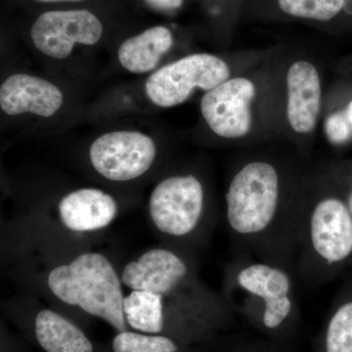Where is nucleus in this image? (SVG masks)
Returning a JSON list of instances; mask_svg holds the SVG:
<instances>
[{
    "mask_svg": "<svg viewBox=\"0 0 352 352\" xmlns=\"http://www.w3.org/2000/svg\"><path fill=\"white\" fill-rule=\"evenodd\" d=\"M308 176L263 157H251L234 170L223 212L234 252L295 274Z\"/></svg>",
    "mask_w": 352,
    "mask_h": 352,
    "instance_id": "nucleus-1",
    "label": "nucleus"
},
{
    "mask_svg": "<svg viewBox=\"0 0 352 352\" xmlns=\"http://www.w3.org/2000/svg\"><path fill=\"white\" fill-rule=\"evenodd\" d=\"M120 278L126 288L163 296L166 336L186 344L219 346L239 327V318L221 292L199 274L195 256L170 245L146 250L124 264Z\"/></svg>",
    "mask_w": 352,
    "mask_h": 352,
    "instance_id": "nucleus-2",
    "label": "nucleus"
},
{
    "mask_svg": "<svg viewBox=\"0 0 352 352\" xmlns=\"http://www.w3.org/2000/svg\"><path fill=\"white\" fill-rule=\"evenodd\" d=\"M298 285L286 268L234 252L224 266L221 294L259 336L295 349L302 322Z\"/></svg>",
    "mask_w": 352,
    "mask_h": 352,
    "instance_id": "nucleus-3",
    "label": "nucleus"
},
{
    "mask_svg": "<svg viewBox=\"0 0 352 352\" xmlns=\"http://www.w3.org/2000/svg\"><path fill=\"white\" fill-rule=\"evenodd\" d=\"M36 283L62 307L107 323L116 333L129 330L124 318V284L112 259L92 250L38 245Z\"/></svg>",
    "mask_w": 352,
    "mask_h": 352,
    "instance_id": "nucleus-4",
    "label": "nucleus"
},
{
    "mask_svg": "<svg viewBox=\"0 0 352 352\" xmlns=\"http://www.w3.org/2000/svg\"><path fill=\"white\" fill-rule=\"evenodd\" d=\"M329 176H308L295 274L309 289L329 283L352 261V214Z\"/></svg>",
    "mask_w": 352,
    "mask_h": 352,
    "instance_id": "nucleus-5",
    "label": "nucleus"
},
{
    "mask_svg": "<svg viewBox=\"0 0 352 352\" xmlns=\"http://www.w3.org/2000/svg\"><path fill=\"white\" fill-rule=\"evenodd\" d=\"M147 214L163 245L195 258L219 219L208 183L195 170L162 177L148 198Z\"/></svg>",
    "mask_w": 352,
    "mask_h": 352,
    "instance_id": "nucleus-6",
    "label": "nucleus"
},
{
    "mask_svg": "<svg viewBox=\"0 0 352 352\" xmlns=\"http://www.w3.org/2000/svg\"><path fill=\"white\" fill-rule=\"evenodd\" d=\"M230 75L228 64L221 58L210 53H194L150 74L144 82V94L156 107H176L197 90L207 92L230 78Z\"/></svg>",
    "mask_w": 352,
    "mask_h": 352,
    "instance_id": "nucleus-7",
    "label": "nucleus"
},
{
    "mask_svg": "<svg viewBox=\"0 0 352 352\" xmlns=\"http://www.w3.org/2000/svg\"><path fill=\"white\" fill-rule=\"evenodd\" d=\"M88 162L97 175L113 183L144 177L154 168L159 147L150 134L138 129L104 132L92 141Z\"/></svg>",
    "mask_w": 352,
    "mask_h": 352,
    "instance_id": "nucleus-8",
    "label": "nucleus"
},
{
    "mask_svg": "<svg viewBox=\"0 0 352 352\" xmlns=\"http://www.w3.org/2000/svg\"><path fill=\"white\" fill-rule=\"evenodd\" d=\"M105 31L103 21L90 9H50L34 20L30 38L38 52L60 61L71 56L78 46L100 43Z\"/></svg>",
    "mask_w": 352,
    "mask_h": 352,
    "instance_id": "nucleus-9",
    "label": "nucleus"
},
{
    "mask_svg": "<svg viewBox=\"0 0 352 352\" xmlns=\"http://www.w3.org/2000/svg\"><path fill=\"white\" fill-rule=\"evenodd\" d=\"M120 212L119 201L103 189L82 187L69 190L56 201L53 219L46 220L55 232L72 238L95 235L109 228Z\"/></svg>",
    "mask_w": 352,
    "mask_h": 352,
    "instance_id": "nucleus-10",
    "label": "nucleus"
},
{
    "mask_svg": "<svg viewBox=\"0 0 352 352\" xmlns=\"http://www.w3.org/2000/svg\"><path fill=\"white\" fill-rule=\"evenodd\" d=\"M256 94V85L250 78H228L201 96L203 119L219 138H245L252 131V104Z\"/></svg>",
    "mask_w": 352,
    "mask_h": 352,
    "instance_id": "nucleus-11",
    "label": "nucleus"
},
{
    "mask_svg": "<svg viewBox=\"0 0 352 352\" xmlns=\"http://www.w3.org/2000/svg\"><path fill=\"white\" fill-rule=\"evenodd\" d=\"M17 320L43 352H100L80 324L56 308L39 305Z\"/></svg>",
    "mask_w": 352,
    "mask_h": 352,
    "instance_id": "nucleus-12",
    "label": "nucleus"
},
{
    "mask_svg": "<svg viewBox=\"0 0 352 352\" xmlns=\"http://www.w3.org/2000/svg\"><path fill=\"white\" fill-rule=\"evenodd\" d=\"M64 104L63 90L39 76L15 73L0 85V109L8 117L31 115L50 119L62 110Z\"/></svg>",
    "mask_w": 352,
    "mask_h": 352,
    "instance_id": "nucleus-13",
    "label": "nucleus"
},
{
    "mask_svg": "<svg viewBox=\"0 0 352 352\" xmlns=\"http://www.w3.org/2000/svg\"><path fill=\"white\" fill-rule=\"evenodd\" d=\"M286 83L289 126L296 133L307 135L314 131L320 115V76L314 64L298 60L289 66Z\"/></svg>",
    "mask_w": 352,
    "mask_h": 352,
    "instance_id": "nucleus-14",
    "label": "nucleus"
},
{
    "mask_svg": "<svg viewBox=\"0 0 352 352\" xmlns=\"http://www.w3.org/2000/svg\"><path fill=\"white\" fill-rule=\"evenodd\" d=\"M175 44L170 28L157 25L122 41L117 58L122 69L133 75L152 74L160 68L163 58Z\"/></svg>",
    "mask_w": 352,
    "mask_h": 352,
    "instance_id": "nucleus-15",
    "label": "nucleus"
},
{
    "mask_svg": "<svg viewBox=\"0 0 352 352\" xmlns=\"http://www.w3.org/2000/svg\"><path fill=\"white\" fill-rule=\"evenodd\" d=\"M129 330L144 333H166V309L163 296L143 289H131L122 303Z\"/></svg>",
    "mask_w": 352,
    "mask_h": 352,
    "instance_id": "nucleus-16",
    "label": "nucleus"
},
{
    "mask_svg": "<svg viewBox=\"0 0 352 352\" xmlns=\"http://www.w3.org/2000/svg\"><path fill=\"white\" fill-rule=\"evenodd\" d=\"M309 352H352V291L333 303Z\"/></svg>",
    "mask_w": 352,
    "mask_h": 352,
    "instance_id": "nucleus-17",
    "label": "nucleus"
},
{
    "mask_svg": "<svg viewBox=\"0 0 352 352\" xmlns=\"http://www.w3.org/2000/svg\"><path fill=\"white\" fill-rule=\"evenodd\" d=\"M112 352H219V346L186 344L166 335L126 330L116 333L111 342Z\"/></svg>",
    "mask_w": 352,
    "mask_h": 352,
    "instance_id": "nucleus-18",
    "label": "nucleus"
},
{
    "mask_svg": "<svg viewBox=\"0 0 352 352\" xmlns=\"http://www.w3.org/2000/svg\"><path fill=\"white\" fill-rule=\"evenodd\" d=\"M278 4L293 17L326 22L342 11L346 0H278Z\"/></svg>",
    "mask_w": 352,
    "mask_h": 352,
    "instance_id": "nucleus-19",
    "label": "nucleus"
},
{
    "mask_svg": "<svg viewBox=\"0 0 352 352\" xmlns=\"http://www.w3.org/2000/svg\"><path fill=\"white\" fill-rule=\"evenodd\" d=\"M294 349L265 339L263 336L231 333L222 340L219 352H294Z\"/></svg>",
    "mask_w": 352,
    "mask_h": 352,
    "instance_id": "nucleus-20",
    "label": "nucleus"
},
{
    "mask_svg": "<svg viewBox=\"0 0 352 352\" xmlns=\"http://www.w3.org/2000/svg\"><path fill=\"white\" fill-rule=\"evenodd\" d=\"M325 132L333 144H342L352 138V129L344 111L333 113L325 122Z\"/></svg>",
    "mask_w": 352,
    "mask_h": 352,
    "instance_id": "nucleus-21",
    "label": "nucleus"
},
{
    "mask_svg": "<svg viewBox=\"0 0 352 352\" xmlns=\"http://www.w3.org/2000/svg\"><path fill=\"white\" fill-rule=\"evenodd\" d=\"M147 6L162 12H171L182 8L184 0H143Z\"/></svg>",
    "mask_w": 352,
    "mask_h": 352,
    "instance_id": "nucleus-22",
    "label": "nucleus"
},
{
    "mask_svg": "<svg viewBox=\"0 0 352 352\" xmlns=\"http://www.w3.org/2000/svg\"><path fill=\"white\" fill-rule=\"evenodd\" d=\"M38 4L44 6H65V4H80L89 0H32Z\"/></svg>",
    "mask_w": 352,
    "mask_h": 352,
    "instance_id": "nucleus-23",
    "label": "nucleus"
},
{
    "mask_svg": "<svg viewBox=\"0 0 352 352\" xmlns=\"http://www.w3.org/2000/svg\"><path fill=\"white\" fill-rule=\"evenodd\" d=\"M344 115H346L347 122L352 129V101L349 102V105L344 110Z\"/></svg>",
    "mask_w": 352,
    "mask_h": 352,
    "instance_id": "nucleus-24",
    "label": "nucleus"
},
{
    "mask_svg": "<svg viewBox=\"0 0 352 352\" xmlns=\"http://www.w3.org/2000/svg\"><path fill=\"white\" fill-rule=\"evenodd\" d=\"M344 199H346L347 206H349V210H351L352 214V186L351 190H349V192L346 194V196H344Z\"/></svg>",
    "mask_w": 352,
    "mask_h": 352,
    "instance_id": "nucleus-25",
    "label": "nucleus"
}]
</instances>
